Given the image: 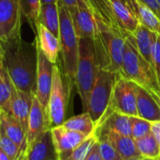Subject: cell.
<instances>
[{
	"mask_svg": "<svg viewBox=\"0 0 160 160\" xmlns=\"http://www.w3.org/2000/svg\"><path fill=\"white\" fill-rule=\"evenodd\" d=\"M0 55H1V47H0Z\"/></svg>",
	"mask_w": 160,
	"mask_h": 160,
	"instance_id": "46",
	"label": "cell"
},
{
	"mask_svg": "<svg viewBox=\"0 0 160 160\" xmlns=\"http://www.w3.org/2000/svg\"><path fill=\"white\" fill-rule=\"evenodd\" d=\"M71 86L72 84L65 77L60 67L55 64L53 67L52 84L47 106L51 128L62 125L66 120Z\"/></svg>",
	"mask_w": 160,
	"mask_h": 160,
	"instance_id": "7",
	"label": "cell"
},
{
	"mask_svg": "<svg viewBox=\"0 0 160 160\" xmlns=\"http://www.w3.org/2000/svg\"><path fill=\"white\" fill-rule=\"evenodd\" d=\"M98 135V149L102 160H124L107 136L102 132H95Z\"/></svg>",
	"mask_w": 160,
	"mask_h": 160,
	"instance_id": "31",
	"label": "cell"
},
{
	"mask_svg": "<svg viewBox=\"0 0 160 160\" xmlns=\"http://www.w3.org/2000/svg\"><path fill=\"white\" fill-rule=\"evenodd\" d=\"M87 1L90 4L98 19L103 21L105 23L111 26L118 27L113 16L111 0H87Z\"/></svg>",
	"mask_w": 160,
	"mask_h": 160,
	"instance_id": "27",
	"label": "cell"
},
{
	"mask_svg": "<svg viewBox=\"0 0 160 160\" xmlns=\"http://www.w3.org/2000/svg\"><path fill=\"white\" fill-rule=\"evenodd\" d=\"M38 68H37V83H36V97L38 101L47 109L49 97L52 84L53 67L55 64L50 62L43 52L38 48Z\"/></svg>",
	"mask_w": 160,
	"mask_h": 160,
	"instance_id": "11",
	"label": "cell"
},
{
	"mask_svg": "<svg viewBox=\"0 0 160 160\" xmlns=\"http://www.w3.org/2000/svg\"><path fill=\"white\" fill-rule=\"evenodd\" d=\"M51 133L57 156L72 151L88 138L80 132L65 128L63 125L52 128Z\"/></svg>",
	"mask_w": 160,
	"mask_h": 160,
	"instance_id": "14",
	"label": "cell"
},
{
	"mask_svg": "<svg viewBox=\"0 0 160 160\" xmlns=\"http://www.w3.org/2000/svg\"><path fill=\"white\" fill-rule=\"evenodd\" d=\"M139 1L149 7L160 18V5L157 2V0H139Z\"/></svg>",
	"mask_w": 160,
	"mask_h": 160,
	"instance_id": "37",
	"label": "cell"
},
{
	"mask_svg": "<svg viewBox=\"0 0 160 160\" xmlns=\"http://www.w3.org/2000/svg\"><path fill=\"white\" fill-rule=\"evenodd\" d=\"M156 160H160V157H159V158H157V159H156Z\"/></svg>",
	"mask_w": 160,
	"mask_h": 160,
	"instance_id": "45",
	"label": "cell"
},
{
	"mask_svg": "<svg viewBox=\"0 0 160 160\" xmlns=\"http://www.w3.org/2000/svg\"><path fill=\"white\" fill-rule=\"evenodd\" d=\"M0 128H1V110H0Z\"/></svg>",
	"mask_w": 160,
	"mask_h": 160,
	"instance_id": "43",
	"label": "cell"
},
{
	"mask_svg": "<svg viewBox=\"0 0 160 160\" xmlns=\"http://www.w3.org/2000/svg\"><path fill=\"white\" fill-rule=\"evenodd\" d=\"M98 141V135L95 133L84 140L79 146L70 152L58 156V160H85L92 146Z\"/></svg>",
	"mask_w": 160,
	"mask_h": 160,
	"instance_id": "30",
	"label": "cell"
},
{
	"mask_svg": "<svg viewBox=\"0 0 160 160\" xmlns=\"http://www.w3.org/2000/svg\"><path fill=\"white\" fill-rule=\"evenodd\" d=\"M131 122V137L134 140L141 139L151 133L152 122L142 119L139 116H130Z\"/></svg>",
	"mask_w": 160,
	"mask_h": 160,
	"instance_id": "32",
	"label": "cell"
},
{
	"mask_svg": "<svg viewBox=\"0 0 160 160\" xmlns=\"http://www.w3.org/2000/svg\"><path fill=\"white\" fill-rule=\"evenodd\" d=\"M19 3L22 15L28 21L35 36H37L38 13L41 5L40 0H19Z\"/></svg>",
	"mask_w": 160,
	"mask_h": 160,
	"instance_id": "29",
	"label": "cell"
},
{
	"mask_svg": "<svg viewBox=\"0 0 160 160\" xmlns=\"http://www.w3.org/2000/svg\"><path fill=\"white\" fill-rule=\"evenodd\" d=\"M126 34V46L120 76L148 90L160 102V81L154 66L138 51L131 34Z\"/></svg>",
	"mask_w": 160,
	"mask_h": 160,
	"instance_id": "3",
	"label": "cell"
},
{
	"mask_svg": "<svg viewBox=\"0 0 160 160\" xmlns=\"http://www.w3.org/2000/svg\"><path fill=\"white\" fill-rule=\"evenodd\" d=\"M127 5L137 18L140 24L160 36V18L149 7L139 0H127Z\"/></svg>",
	"mask_w": 160,
	"mask_h": 160,
	"instance_id": "19",
	"label": "cell"
},
{
	"mask_svg": "<svg viewBox=\"0 0 160 160\" xmlns=\"http://www.w3.org/2000/svg\"><path fill=\"white\" fill-rule=\"evenodd\" d=\"M1 129L19 147L20 157L26 148V134L20 122L8 112L1 111Z\"/></svg>",
	"mask_w": 160,
	"mask_h": 160,
	"instance_id": "20",
	"label": "cell"
},
{
	"mask_svg": "<svg viewBox=\"0 0 160 160\" xmlns=\"http://www.w3.org/2000/svg\"><path fill=\"white\" fill-rule=\"evenodd\" d=\"M95 132L104 133L124 160L142 157L137 148L136 142L131 136H125L114 131L105 129H96Z\"/></svg>",
	"mask_w": 160,
	"mask_h": 160,
	"instance_id": "18",
	"label": "cell"
},
{
	"mask_svg": "<svg viewBox=\"0 0 160 160\" xmlns=\"http://www.w3.org/2000/svg\"><path fill=\"white\" fill-rule=\"evenodd\" d=\"M137 148L142 158L156 160L160 157V146L152 133L135 140Z\"/></svg>",
	"mask_w": 160,
	"mask_h": 160,
	"instance_id": "28",
	"label": "cell"
},
{
	"mask_svg": "<svg viewBox=\"0 0 160 160\" xmlns=\"http://www.w3.org/2000/svg\"><path fill=\"white\" fill-rule=\"evenodd\" d=\"M118 75L117 73L98 68L94 85L89 95L86 110L97 128L102 124L106 117Z\"/></svg>",
	"mask_w": 160,
	"mask_h": 160,
	"instance_id": "6",
	"label": "cell"
},
{
	"mask_svg": "<svg viewBox=\"0 0 160 160\" xmlns=\"http://www.w3.org/2000/svg\"><path fill=\"white\" fill-rule=\"evenodd\" d=\"M49 129H51V124L48 111L38 101L36 95H33L26 130V145L34 142L38 136Z\"/></svg>",
	"mask_w": 160,
	"mask_h": 160,
	"instance_id": "13",
	"label": "cell"
},
{
	"mask_svg": "<svg viewBox=\"0 0 160 160\" xmlns=\"http://www.w3.org/2000/svg\"><path fill=\"white\" fill-rule=\"evenodd\" d=\"M85 160H102V158H101L100 153H99V149H98V141L92 146V148H91L88 156L86 157Z\"/></svg>",
	"mask_w": 160,
	"mask_h": 160,
	"instance_id": "35",
	"label": "cell"
},
{
	"mask_svg": "<svg viewBox=\"0 0 160 160\" xmlns=\"http://www.w3.org/2000/svg\"><path fill=\"white\" fill-rule=\"evenodd\" d=\"M97 129L111 130L121 135L131 136L130 116L117 112H112L106 116L105 120L97 128Z\"/></svg>",
	"mask_w": 160,
	"mask_h": 160,
	"instance_id": "24",
	"label": "cell"
},
{
	"mask_svg": "<svg viewBox=\"0 0 160 160\" xmlns=\"http://www.w3.org/2000/svg\"><path fill=\"white\" fill-rule=\"evenodd\" d=\"M150 160H153V159H150Z\"/></svg>",
	"mask_w": 160,
	"mask_h": 160,
	"instance_id": "47",
	"label": "cell"
},
{
	"mask_svg": "<svg viewBox=\"0 0 160 160\" xmlns=\"http://www.w3.org/2000/svg\"><path fill=\"white\" fill-rule=\"evenodd\" d=\"M157 2H158V3L160 5V0H157Z\"/></svg>",
	"mask_w": 160,
	"mask_h": 160,
	"instance_id": "44",
	"label": "cell"
},
{
	"mask_svg": "<svg viewBox=\"0 0 160 160\" xmlns=\"http://www.w3.org/2000/svg\"><path fill=\"white\" fill-rule=\"evenodd\" d=\"M138 116L150 122L160 121V102L145 88L137 87Z\"/></svg>",
	"mask_w": 160,
	"mask_h": 160,
	"instance_id": "15",
	"label": "cell"
},
{
	"mask_svg": "<svg viewBox=\"0 0 160 160\" xmlns=\"http://www.w3.org/2000/svg\"><path fill=\"white\" fill-rule=\"evenodd\" d=\"M77 37L80 38H92L98 33L97 17L89 5L68 8Z\"/></svg>",
	"mask_w": 160,
	"mask_h": 160,
	"instance_id": "10",
	"label": "cell"
},
{
	"mask_svg": "<svg viewBox=\"0 0 160 160\" xmlns=\"http://www.w3.org/2000/svg\"><path fill=\"white\" fill-rule=\"evenodd\" d=\"M129 160H150L148 158H142V157H139V158H132V159Z\"/></svg>",
	"mask_w": 160,
	"mask_h": 160,
	"instance_id": "41",
	"label": "cell"
},
{
	"mask_svg": "<svg viewBox=\"0 0 160 160\" xmlns=\"http://www.w3.org/2000/svg\"><path fill=\"white\" fill-rule=\"evenodd\" d=\"M15 86L5 67L2 55H0V110L8 112L10 100Z\"/></svg>",
	"mask_w": 160,
	"mask_h": 160,
	"instance_id": "25",
	"label": "cell"
},
{
	"mask_svg": "<svg viewBox=\"0 0 160 160\" xmlns=\"http://www.w3.org/2000/svg\"><path fill=\"white\" fill-rule=\"evenodd\" d=\"M32 99H33L32 94L20 91L15 88L9 105L8 113L11 114L16 120L20 122V124L22 125V127L25 131V134L27 130L29 113L32 106Z\"/></svg>",
	"mask_w": 160,
	"mask_h": 160,
	"instance_id": "16",
	"label": "cell"
},
{
	"mask_svg": "<svg viewBox=\"0 0 160 160\" xmlns=\"http://www.w3.org/2000/svg\"><path fill=\"white\" fill-rule=\"evenodd\" d=\"M0 160H11L1 149H0Z\"/></svg>",
	"mask_w": 160,
	"mask_h": 160,
	"instance_id": "39",
	"label": "cell"
},
{
	"mask_svg": "<svg viewBox=\"0 0 160 160\" xmlns=\"http://www.w3.org/2000/svg\"><path fill=\"white\" fill-rule=\"evenodd\" d=\"M98 33L94 38L96 56L99 68L120 74L126 46V34L97 18Z\"/></svg>",
	"mask_w": 160,
	"mask_h": 160,
	"instance_id": "2",
	"label": "cell"
},
{
	"mask_svg": "<svg viewBox=\"0 0 160 160\" xmlns=\"http://www.w3.org/2000/svg\"><path fill=\"white\" fill-rule=\"evenodd\" d=\"M98 65L96 56L94 39H79V57L75 75V86L82 100L84 112L87 110L88 98L94 85Z\"/></svg>",
	"mask_w": 160,
	"mask_h": 160,
	"instance_id": "5",
	"label": "cell"
},
{
	"mask_svg": "<svg viewBox=\"0 0 160 160\" xmlns=\"http://www.w3.org/2000/svg\"><path fill=\"white\" fill-rule=\"evenodd\" d=\"M38 22L45 26L48 30H50L53 35H55L59 38L60 15L58 2L41 4Z\"/></svg>",
	"mask_w": 160,
	"mask_h": 160,
	"instance_id": "23",
	"label": "cell"
},
{
	"mask_svg": "<svg viewBox=\"0 0 160 160\" xmlns=\"http://www.w3.org/2000/svg\"><path fill=\"white\" fill-rule=\"evenodd\" d=\"M152 63L153 66L158 73V76L160 81V36H158L157 41L154 45L153 48V52H152Z\"/></svg>",
	"mask_w": 160,
	"mask_h": 160,
	"instance_id": "34",
	"label": "cell"
},
{
	"mask_svg": "<svg viewBox=\"0 0 160 160\" xmlns=\"http://www.w3.org/2000/svg\"><path fill=\"white\" fill-rule=\"evenodd\" d=\"M0 47L5 67L15 88L35 95L38 68L36 41L28 44L19 34L0 43Z\"/></svg>",
	"mask_w": 160,
	"mask_h": 160,
	"instance_id": "1",
	"label": "cell"
},
{
	"mask_svg": "<svg viewBox=\"0 0 160 160\" xmlns=\"http://www.w3.org/2000/svg\"><path fill=\"white\" fill-rule=\"evenodd\" d=\"M131 36L139 52L153 65L152 52L158 34L142 24H139Z\"/></svg>",
	"mask_w": 160,
	"mask_h": 160,
	"instance_id": "21",
	"label": "cell"
},
{
	"mask_svg": "<svg viewBox=\"0 0 160 160\" xmlns=\"http://www.w3.org/2000/svg\"><path fill=\"white\" fill-rule=\"evenodd\" d=\"M17 160H58L51 129L45 131L34 142L27 144L25 150Z\"/></svg>",
	"mask_w": 160,
	"mask_h": 160,
	"instance_id": "12",
	"label": "cell"
},
{
	"mask_svg": "<svg viewBox=\"0 0 160 160\" xmlns=\"http://www.w3.org/2000/svg\"><path fill=\"white\" fill-rule=\"evenodd\" d=\"M62 125L70 130L80 132L87 137L95 134L97 128L96 124L92 120L88 112H83L82 114L66 119Z\"/></svg>",
	"mask_w": 160,
	"mask_h": 160,
	"instance_id": "26",
	"label": "cell"
},
{
	"mask_svg": "<svg viewBox=\"0 0 160 160\" xmlns=\"http://www.w3.org/2000/svg\"><path fill=\"white\" fill-rule=\"evenodd\" d=\"M59 0H40L41 4H47V3H57Z\"/></svg>",
	"mask_w": 160,
	"mask_h": 160,
	"instance_id": "40",
	"label": "cell"
},
{
	"mask_svg": "<svg viewBox=\"0 0 160 160\" xmlns=\"http://www.w3.org/2000/svg\"><path fill=\"white\" fill-rule=\"evenodd\" d=\"M36 43L38 48L43 52L50 62L52 64L57 63L58 56L60 54L59 38L40 23L38 24Z\"/></svg>",
	"mask_w": 160,
	"mask_h": 160,
	"instance_id": "17",
	"label": "cell"
},
{
	"mask_svg": "<svg viewBox=\"0 0 160 160\" xmlns=\"http://www.w3.org/2000/svg\"><path fill=\"white\" fill-rule=\"evenodd\" d=\"M58 5L60 15V68L69 82L75 84V75L79 57V38L74 30L68 8L60 1H58Z\"/></svg>",
	"mask_w": 160,
	"mask_h": 160,
	"instance_id": "4",
	"label": "cell"
},
{
	"mask_svg": "<svg viewBox=\"0 0 160 160\" xmlns=\"http://www.w3.org/2000/svg\"><path fill=\"white\" fill-rule=\"evenodd\" d=\"M22 14L19 0H0V43L21 34Z\"/></svg>",
	"mask_w": 160,
	"mask_h": 160,
	"instance_id": "9",
	"label": "cell"
},
{
	"mask_svg": "<svg viewBox=\"0 0 160 160\" xmlns=\"http://www.w3.org/2000/svg\"><path fill=\"white\" fill-rule=\"evenodd\" d=\"M62 4H64L68 8H75L78 6H82V5H89L87 0H59ZM91 7V6H90Z\"/></svg>",
	"mask_w": 160,
	"mask_h": 160,
	"instance_id": "36",
	"label": "cell"
},
{
	"mask_svg": "<svg viewBox=\"0 0 160 160\" xmlns=\"http://www.w3.org/2000/svg\"><path fill=\"white\" fill-rule=\"evenodd\" d=\"M137 87L138 84L134 82L118 75L106 116L112 112H117L128 116H138Z\"/></svg>",
	"mask_w": 160,
	"mask_h": 160,
	"instance_id": "8",
	"label": "cell"
},
{
	"mask_svg": "<svg viewBox=\"0 0 160 160\" xmlns=\"http://www.w3.org/2000/svg\"><path fill=\"white\" fill-rule=\"evenodd\" d=\"M151 133L155 136L156 140L158 141L160 146V121L152 122L151 125Z\"/></svg>",
	"mask_w": 160,
	"mask_h": 160,
	"instance_id": "38",
	"label": "cell"
},
{
	"mask_svg": "<svg viewBox=\"0 0 160 160\" xmlns=\"http://www.w3.org/2000/svg\"><path fill=\"white\" fill-rule=\"evenodd\" d=\"M0 149L11 160H17L19 158L20 149L16 143L9 139L8 136L0 128Z\"/></svg>",
	"mask_w": 160,
	"mask_h": 160,
	"instance_id": "33",
	"label": "cell"
},
{
	"mask_svg": "<svg viewBox=\"0 0 160 160\" xmlns=\"http://www.w3.org/2000/svg\"><path fill=\"white\" fill-rule=\"evenodd\" d=\"M112 12L117 26L125 33L132 34L138 27L139 21L126 3L112 0Z\"/></svg>",
	"mask_w": 160,
	"mask_h": 160,
	"instance_id": "22",
	"label": "cell"
},
{
	"mask_svg": "<svg viewBox=\"0 0 160 160\" xmlns=\"http://www.w3.org/2000/svg\"><path fill=\"white\" fill-rule=\"evenodd\" d=\"M112 1V0H111ZM117 1H121V2H123V3H126L127 4V0H117Z\"/></svg>",
	"mask_w": 160,
	"mask_h": 160,
	"instance_id": "42",
	"label": "cell"
}]
</instances>
